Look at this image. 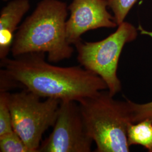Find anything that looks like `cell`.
Masks as SVG:
<instances>
[{"label": "cell", "instance_id": "obj_14", "mask_svg": "<svg viewBox=\"0 0 152 152\" xmlns=\"http://www.w3.org/2000/svg\"><path fill=\"white\" fill-rule=\"evenodd\" d=\"M2 1H8V0H2Z\"/></svg>", "mask_w": 152, "mask_h": 152}, {"label": "cell", "instance_id": "obj_1", "mask_svg": "<svg viewBox=\"0 0 152 152\" xmlns=\"http://www.w3.org/2000/svg\"><path fill=\"white\" fill-rule=\"evenodd\" d=\"M44 53H31L1 60L0 92L16 86L41 98L75 101L108 89L103 80L81 65L61 67L48 63Z\"/></svg>", "mask_w": 152, "mask_h": 152}, {"label": "cell", "instance_id": "obj_4", "mask_svg": "<svg viewBox=\"0 0 152 152\" xmlns=\"http://www.w3.org/2000/svg\"><path fill=\"white\" fill-rule=\"evenodd\" d=\"M14 130L31 152H38L45 132L54 126L60 106L59 100L47 98L44 101L27 90L6 92Z\"/></svg>", "mask_w": 152, "mask_h": 152}, {"label": "cell", "instance_id": "obj_2", "mask_svg": "<svg viewBox=\"0 0 152 152\" xmlns=\"http://www.w3.org/2000/svg\"><path fill=\"white\" fill-rule=\"evenodd\" d=\"M68 9L59 0L40 1L15 34L10 50L13 57L44 53L51 63L70 58L74 49L66 36Z\"/></svg>", "mask_w": 152, "mask_h": 152}, {"label": "cell", "instance_id": "obj_7", "mask_svg": "<svg viewBox=\"0 0 152 152\" xmlns=\"http://www.w3.org/2000/svg\"><path fill=\"white\" fill-rule=\"evenodd\" d=\"M107 6L106 0H73L68 7L71 15L66 22L68 42L76 45L82 41V35L88 31L116 27L118 25Z\"/></svg>", "mask_w": 152, "mask_h": 152}, {"label": "cell", "instance_id": "obj_8", "mask_svg": "<svg viewBox=\"0 0 152 152\" xmlns=\"http://www.w3.org/2000/svg\"><path fill=\"white\" fill-rule=\"evenodd\" d=\"M29 0H12L1 11L0 58H7L14 38V32L22 18L30 9Z\"/></svg>", "mask_w": 152, "mask_h": 152}, {"label": "cell", "instance_id": "obj_13", "mask_svg": "<svg viewBox=\"0 0 152 152\" xmlns=\"http://www.w3.org/2000/svg\"><path fill=\"white\" fill-rule=\"evenodd\" d=\"M128 102L132 123H137L147 118L152 119V101L145 104L135 103L129 100Z\"/></svg>", "mask_w": 152, "mask_h": 152}, {"label": "cell", "instance_id": "obj_12", "mask_svg": "<svg viewBox=\"0 0 152 152\" xmlns=\"http://www.w3.org/2000/svg\"><path fill=\"white\" fill-rule=\"evenodd\" d=\"M114 14V21L119 26L137 0H106Z\"/></svg>", "mask_w": 152, "mask_h": 152}, {"label": "cell", "instance_id": "obj_6", "mask_svg": "<svg viewBox=\"0 0 152 152\" xmlns=\"http://www.w3.org/2000/svg\"><path fill=\"white\" fill-rule=\"evenodd\" d=\"M61 101L53 132L38 152H90L93 140L87 133L78 104Z\"/></svg>", "mask_w": 152, "mask_h": 152}, {"label": "cell", "instance_id": "obj_9", "mask_svg": "<svg viewBox=\"0 0 152 152\" xmlns=\"http://www.w3.org/2000/svg\"><path fill=\"white\" fill-rule=\"evenodd\" d=\"M129 146L140 145L152 152V119L147 118L130 124L127 129Z\"/></svg>", "mask_w": 152, "mask_h": 152}, {"label": "cell", "instance_id": "obj_11", "mask_svg": "<svg viewBox=\"0 0 152 152\" xmlns=\"http://www.w3.org/2000/svg\"><path fill=\"white\" fill-rule=\"evenodd\" d=\"M6 92H0V136L9 134L14 131Z\"/></svg>", "mask_w": 152, "mask_h": 152}, {"label": "cell", "instance_id": "obj_5", "mask_svg": "<svg viewBox=\"0 0 152 152\" xmlns=\"http://www.w3.org/2000/svg\"><path fill=\"white\" fill-rule=\"evenodd\" d=\"M137 36L136 28L124 22L115 32L102 41H81L75 45L78 63L84 68L100 76L113 96L121 90V83L117 75L121 52L125 44L134 41Z\"/></svg>", "mask_w": 152, "mask_h": 152}, {"label": "cell", "instance_id": "obj_10", "mask_svg": "<svg viewBox=\"0 0 152 152\" xmlns=\"http://www.w3.org/2000/svg\"><path fill=\"white\" fill-rule=\"evenodd\" d=\"M0 152H31L22 138L14 130L4 136H0Z\"/></svg>", "mask_w": 152, "mask_h": 152}, {"label": "cell", "instance_id": "obj_3", "mask_svg": "<svg viewBox=\"0 0 152 152\" xmlns=\"http://www.w3.org/2000/svg\"><path fill=\"white\" fill-rule=\"evenodd\" d=\"M78 104L87 133L96 145L95 152H130L127 129L132 121L127 99L116 100L102 90Z\"/></svg>", "mask_w": 152, "mask_h": 152}]
</instances>
